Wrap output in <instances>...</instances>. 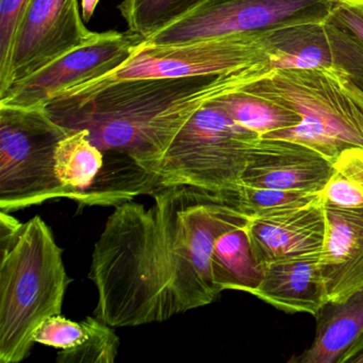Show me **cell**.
<instances>
[{"mask_svg":"<svg viewBox=\"0 0 363 363\" xmlns=\"http://www.w3.org/2000/svg\"><path fill=\"white\" fill-rule=\"evenodd\" d=\"M152 196L150 207H114L94 244V316L112 327L164 322L213 303L222 293L212 275L216 240L250 218L229 194L171 186Z\"/></svg>","mask_w":363,"mask_h":363,"instance_id":"6da1fadb","label":"cell"},{"mask_svg":"<svg viewBox=\"0 0 363 363\" xmlns=\"http://www.w3.org/2000/svg\"><path fill=\"white\" fill-rule=\"evenodd\" d=\"M247 80L248 67L220 75L124 80L46 108L61 126L88 131L105 155L99 192L133 201L158 188L163 157L190 118Z\"/></svg>","mask_w":363,"mask_h":363,"instance_id":"7a4b0ae2","label":"cell"},{"mask_svg":"<svg viewBox=\"0 0 363 363\" xmlns=\"http://www.w3.org/2000/svg\"><path fill=\"white\" fill-rule=\"evenodd\" d=\"M0 362L28 357L40 325L61 314L72 282L52 229L0 211Z\"/></svg>","mask_w":363,"mask_h":363,"instance_id":"3957f363","label":"cell"},{"mask_svg":"<svg viewBox=\"0 0 363 363\" xmlns=\"http://www.w3.org/2000/svg\"><path fill=\"white\" fill-rule=\"evenodd\" d=\"M241 89L292 108L301 124L265 139L303 144L335 163L350 148H363V91L337 67L272 69Z\"/></svg>","mask_w":363,"mask_h":363,"instance_id":"277c9868","label":"cell"},{"mask_svg":"<svg viewBox=\"0 0 363 363\" xmlns=\"http://www.w3.org/2000/svg\"><path fill=\"white\" fill-rule=\"evenodd\" d=\"M260 138L210 101L184 125L165 152L158 188L189 186L218 194L235 192Z\"/></svg>","mask_w":363,"mask_h":363,"instance_id":"5b68a950","label":"cell"},{"mask_svg":"<svg viewBox=\"0 0 363 363\" xmlns=\"http://www.w3.org/2000/svg\"><path fill=\"white\" fill-rule=\"evenodd\" d=\"M69 133L46 107L0 105V211L69 199L55 159L59 142Z\"/></svg>","mask_w":363,"mask_h":363,"instance_id":"8992f818","label":"cell"},{"mask_svg":"<svg viewBox=\"0 0 363 363\" xmlns=\"http://www.w3.org/2000/svg\"><path fill=\"white\" fill-rule=\"evenodd\" d=\"M262 62H267L264 33L169 45L142 41L122 67L105 77L63 91L56 99H69L124 80L220 75Z\"/></svg>","mask_w":363,"mask_h":363,"instance_id":"52a82bcc","label":"cell"},{"mask_svg":"<svg viewBox=\"0 0 363 363\" xmlns=\"http://www.w3.org/2000/svg\"><path fill=\"white\" fill-rule=\"evenodd\" d=\"M335 0H203L150 39L155 45L252 35L329 20Z\"/></svg>","mask_w":363,"mask_h":363,"instance_id":"ba28073f","label":"cell"},{"mask_svg":"<svg viewBox=\"0 0 363 363\" xmlns=\"http://www.w3.org/2000/svg\"><path fill=\"white\" fill-rule=\"evenodd\" d=\"M99 35L86 28L78 0H29L0 74V95Z\"/></svg>","mask_w":363,"mask_h":363,"instance_id":"9c48e42d","label":"cell"},{"mask_svg":"<svg viewBox=\"0 0 363 363\" xmlns=\"http://www.w3.org/2000/svg\"><path fill=\"white\" fill-rule=\"evenodd\" d=\"M142 41V38L129 31L101 33L90 43L72 50L45 69L12 84L0 95V105L48 107L63 91L105 77L122 67Z\"/></svg>","mask_w":363,"mask_h":363,"instance_id":"30bf717a","label":"cell"},{"mask_svg":"<svg viewBox=\"0 0 363 363\" xmlns=\"http://www.w3.org/2000/svg\"><path fill=\"white\" fill-rule=\"evenodd\" d=\"M335 163L288 140L260 138L252 148L241 184L293 192L320 193Z\"/></svg>","mask_w":363,"mask_h":363,"instance_id":"8fae6325","label":"cell"},{"mask_svg":"<svg viewBox=\"0 0 363 363\" xmlns=\"http://www.w3.org/2000/svg\"><path fill=\"white\" fill-rule=\"evenodd\" d=\"M250 245L260 264L320 252L326 235L323 199L297 209L250 218Z\"/></svg>","mask_w":363,"mask_h":363,"instance_id":"7c38bea8","label":"cell"},{"mask_svg":"<svg viewBox=\"0 0 363 363\" xmlns=\"http://www.w3.org/2000/svg\"><path fill=\"white\" fill-rule=\"evenodd\" d=\"M324 207L326 235L318 263L329 301L339 303L363 290V207Z\"/></svg>","mask_w":363,"mask_h":363,"instance_id":"4fadbf2b","label":"cell"},{"mask_svg":"<svg viewBox=\"0 0 363 363\" xmlns=\"http://www.w3.org/2000/svg\"><path fill=\"white\" fill-rule=\"evenodd\" d=\"M320 252L263 265L262 280L252 295L288 313L318 315L329 301Z\"/></svg>","mask_w":363,"mask_h":363,"instance_id":"5bb4252c","label":"cell"},{"mask_svg":"<svg viewBox=\"0 0 363 363\" xmlns=\"http://www.w3.org/2000/svg\"><path fill=\"white\" fill-rule=\"evenodd\" d=\"M316 333L310 347L293 363H339L363 335V290L339 303L328 301L318 312Z\"/></svg>","mask_w":363,"mask_h":363,"instance_id":"9a60e30c","label":"cell"},{"mask_svg":"<svg viewBox=\"0 0 363 363\" xmlns=\"http://www.w3.org/2000/svg\"><path fill=\"white\" fill-rule=\"evenodd\" d=\"M326 23L265 31L267 72L333 67V54L327 37Z\"/></svg>","mask_w":363,"mask_h":363,"instance_id":"2e32d148","label":"cell"},{"mask_svg":"<svg viewBox=\"0 0 363 363\" xmlns=\"http://www.w3.org/2000/svg\"><path fill=\"white\" fill-rule=\"evenodd\" d=\"M56 173L69 194L80 207H89L91 195L101 178L105 155L91 141L84 129L69 130L56 150Z\"/></svg>","mask_w":363,"mask_h":363,"instance_id":"e0dca14e","label":"cell"},{"mask_svg":"<svg viewBox=\"0 0 363 363\" xmlns=\"http://www.w3.org/2000/svg\"><path fill=\"white\" fill-rule=\"evenodd\" d=\"M247 220L228 229L216 240L211 267L220 291L237 290L252 294L263 277V265L257 261L250 245Z\"/></svg>","mask_w":363,"mask_h":363,"instance_id":"ac0fdd59","label":"cell"},{"mask_svg":"<svg viewBox=\"0 0 363 363\" xmlns=\"http://www.w3.org/2000/svg\"><path fill=\"white\" fill-rule=\"evenodd\" d=\"M214 105L224 110L242 126L261 138L301 124V118L292 108L273 97L239 89L213 99Z\"/></svg>","mask_w":363,"mask_h":363,"instance_id":"d6986e66","label":"cell"},{"mask_svg":"<svg viewBox=\"0 0 363 363\" xmlns=\"http://www.w3.org/2000/svg\"><path fill=\"white\" fill-rule=\"evenodd\" d=\"M203 0H123L118 6L129 33L150 39L180 20Z\"/></svg>","mask_w":363,"mask_h":363,"instance_id":"ffe728a7","label":"cell"},{"mask_svg":"<svg viewBox=\"0 0 363 363\" xmlns=\"http://www.w3.org/2000/svg\"><path fill=\"white\" fill-rule=\"evenodd\" d=\"M238 209L250 218L271 216L286 210L297 209L316 203L320 193L293 192L257 188L241 184L237 191L228 193Z\"/></svg>","mask_w":363,"mask_h":363,"instance_id":"44dd1931","label":"cell"},{"mask_svg":"<svg viewBox=\"0 0 363 363\" xmlns=\"http://www.w3.org/2000/svg\"><path fill=\"white\" fill-rule=\"evenodd\" d=\"M90 333L88 339L77 347L60 350V363H113L118 354L120 337L114 327L95 316H88Z\"/></svg>","mask_w":363,"mask_h":363,"instance_id":"7402d4cb","label":"cell"},{"mask_svg":"<svg viewBox=\"0 0 363 363\" xmlns=\"http://www.w3.org/2000/svg\"><path fill=\"white\" fill-rule=\"evenodd\" d=\"M326 33L333 67H339L363 91V43L354 35L327 21Z\"/></svg>","mask_w":363,"mask_h":363,"instance_id":"603a6c76","label":"cell"},{"mask_svg":"<svg viewBox=\"0 0 363 363\" xmlns=\"http://www.w3.org/2000/svg\"><path fill=\"white\" fill-rule=\"evenodd\" d=\"M89 333L88 318L82 322H75L61 314H56L40 325L33 335V341L60 350H71L82 345L88 339Z\"/></svg>","mask_w":363,"mask_h":363,"instance_id":"cb8c5ba5","label":"cell"},{"mask_svg":"<svg viewBox=\"0 0 363 363\" xmlns=\"http://www.w3.org/2000/svg\"><path fill=\"white\" fill-rule=\"evenodd\" d=\"M29 0H0V74L9 63L12 43Z\"/></svg>","mask_w":363,"mask_h":363,"instance_id":"d4e9b609","label":"cell"},{"mask_svg":"<svg viewBox=\"0 0 363 363\" xmlns=\"http://www.w3.org/2000/svg\"><path fill=\"white\" fill-rule=\"evenodd\" d=\"M320 196L324 205L344 209L363 207V193L360 189L335 167Z\"/></svg>","mask_w":363,"mask_h":363,"instance_id":"484cf974","label":"cell"},{"mask_svg":"<svg viewBox=\"0 0 363 363\" xmlns=\"http://www.w3.org/2000/svg\"><path fill=\"white\" fill-rule=\"evenodd\" d=\"M328 22L363 43V0H335Z\"/></svg>","mask_w":363,"mask_h":363,"instance_id":"4316f807","label":"cell"},{"mask_svg":"<svg viewBox=\"0 0 363 363\" xmlns=\"http://www.w3.org/2000/svg\"><path fill=\"white\" fill-rule=\"evenodd\" d=\"M335 167L347 176L363 193V148H350L342 152L335 160Z\"/></svg>","mask_w":363,"mask_h":363,"instance_id":"83f0119b","label":"cell"},{"mask_svg":"<svg viewBox=\"0 0 363 363\" xmlns=\"http://www.w3.org/2000/svg\"><path fill=\"white\" fill-rule=\"evenodd\" d=\"M339 363H363V335L342 356Z\"/></svg>","mask_w":363,"mask_h":363,"instance_id":"f1b7e54d","label":"cell"},{"mask_svg":"<svg viewBox=\"0 0 363 363\" xmlns=\"http://www.w3.org/2000/svg\"><path fill=\"white\" fill-rule=\"evenodd\" d=\"M99 0H82V14L84 22H89L92 18Z\"/></svg>","mask_w":363,"mask_h":363,"instance_id":"f546056e","label":"cell"}]
</instances>
